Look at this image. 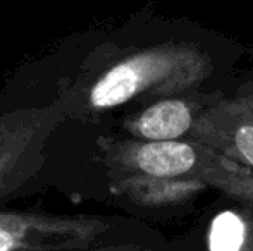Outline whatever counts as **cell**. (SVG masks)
<instances>
[{
	"mask_svg": "<svg viewBox=\"0 0 253 251\" xmlns=\"http://www.w3.org/2000/svg\"><path fill=\"white\" fill-rule=\"evenodd\" d=\"M203 251H253V203L219 212L207 227Z\"/></svg>",
	"mask_w": 253,
	"mask_h": 251,
	"instance_id": "8",
	"label": "cell"
},
{
	"mask_svg": "<svg viewBox=\"0 0 253 251\" xmlns=\"http://www.w3.org/2000/svg\"><path fill=\"white\" fill-rule=\"evenodd\" d=\"M62 119L59 102L0 112V203L28 193L45 164L48 140Z\"/></svg>",
	"mask_w": 253,
	"mask_h": 251,
	"instance_id": "3",
	"label": "cell"
},
{
	"mask_svg": "<svg viewBox=\"0 0 253 251\" xmlns=\"http://www.w3.org/2000/svg\"><path fill=\"white\" fill-rule=\"evenodd\" d=\"M88 251H153L152 248H148L143 243H116V245H107V246H100V248H93Z\"/></svg>",
	"mask_w": 253,
	"mask_h": 251,
	"instance_id": "9",
	"label": "cell"
},
{
	"mask_svg": "<svg viewBox=\"0 0 253 251\" xmlns=\"http://www.w3.org/2000/svg\"><path fill=\"white\" fill-rule=\"evenodd\" d=\"M124 222L100 215H66L0 208V251H88L133 243Z\"/></svg>",
	"mask_w": 253,
	"mask_h": 251,
	"instance_id": "2",
	"label": "cell"
},
{
	"mask_svg": "<svg viewBox=\"0 0 253 251\" xmlns=\"http://www.w3.org/2000/svg\"><path fill=\"white\" fill-rule=\"evenodd\" d=\"M190 136L191 141L253 169V88L209 105L198 114Z\"/></svg>",
	"mask_w": 253,
	"mask_h": 251,
	"instance_id": "5",
	"label": "cell"
},
{
	"mask_svg": "<svg viewBox=\"0 0 253 251\" xmlns=\"http://www.w3.org/2000/svg\"><path fill=\"white\" fill-rule=\"evenodd\" d=\"M190 179L212 186L231 198L253 203V169L236 164L207 146H203L200 165Z\"/></svg>",
	"mask_w": 253,
	"mask_h": 251,
	"instance_id": "7",
	"label": "cell"
},
{
	"mask_svg": "<svg viewBox=\"0 0 253 251\" xmlns=\"http://www.w3.org/2000/svg\"><path fill=\"white\" fill-rule=\"evenodd\" d=\"M198 112L184 98L169 97L150 102L117 121L121 136L143 141H172L191 133Z\"/></svg>",
	"mask_w": 253,
	"mask_h": 251,
	"instance_id": "6",
	"label": "cell"
},
{
	"mask_svg": "<svg viewBox=\"0 0 253 251\" xmlns=\"http://www.w3.org/2000/svg\"><path fill=\"white\" fill-rule=\"evenodd\" d=\"M203 146L197 141H143L126 136H98L95 162L105 169L107 179L140 178L190 179L202 160Z\"/></svg>",
	"mask_w": 253,
	"mask_h": 251,
	"instance_id": "4",
	"label": "cell"
},
{
	"mask_svg": "<svg viewBox=\"0 0 253 251\" xmlns=\"http://www.w3.org/2000/svg\"><path fill=\"white\" fill-rule=\"evenodd\" d=\"M210 72L209 55L186 41L98 43L74 72L60 77L52 102H59L67 121L98 127L126 105L186 93Z\"/></svg>",
	"mask_w": 253,
	"mask_h": 251,
	"instance_id": "1",
	"label": "cell"
}]
</instances>
